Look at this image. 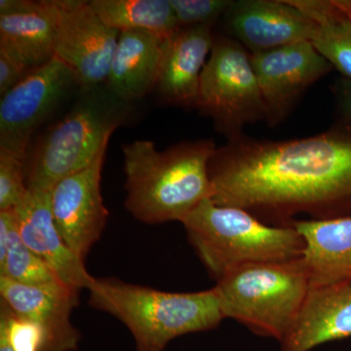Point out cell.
<instances>
[{"instance_id": "ba28073f", "label": "cell", "mask_w": 351, "mask_h": 351, "mask_svg": "<svg viewBox=\"0 0 351 351\" xmlns=\"http://www.w3.org/2000/svg\"><path fill=\"white\" fill-rule=\"evenodd\" d=\"M76 85L80 83L73 69L57 57L32 69L1 96L0 149L25 160L34 132L56 112Z\"/></svg>"}, {"instance_id": "83f0119b", "label": "cell", "mask_w": 351, "mask_h": 351, "mask_svg": "<svg viewBox=\"0 0 351 351\" xmlns=\"http://www.w3.org/2000/svg\"><path fill=\"white\" fill-rule=\"evenodd\" d=\"M0 351H14L8 339H7L5 332L2 330H0Z\"/></svg>"}, {"instance_id": "3957f363", "label": "cell", "mask_w": 351, "mask_h": 351, "mask_svg": "<svg viewBox=\"0 0 351 351\" xmlns=\"http://www.w3.org/2000/svg\"><path fill=\"white\" fill-rule=\"evenodd\" d=\"M87 290L90 306L128 328L137 351H164L178 337L214 329L225 319L214 289L170 293L93 277Z\"/></svg>"}, {"instance_id": "e0dca14e", "label": "cell", "mask_w": 351, "mask_h": 351, "mask_svg": "<svg viewBox=\"0 0 351 351\" xmlns=\"http://www.w3.org/2000/svg\"><path fill=\"white\" fill-rule=\"evenodd\" d=\"M214 40L209 25L181 27L168 38L157 83L164 100L184 107L197 106L201 75Z\"/></svg>"}, {"instance_id": "5bb4252c", "label": "cell", "mask_w": 351, "mask_h": 351, "mask_svg": "<svg viewBox=\"0 0 351 351\" xmlns=\"http://www.w3.org/2000/svg\"><path fill=\"white\" fill-rule=\"evenodd\" d=\"M0 14V52L31 71L55 57L56 1L1 0Z\"/></svg>"}, {"instance_id": "2e32d148", "label": "cell", "mask_w": 351, "mask_h": 351, "mask_svg": "<svg viewBox=\"0 0 351 351\" xmlns=\"http://www.w3.org/2000/svg\"><path fill=\"white\" fill-rule=\"evenodd\" d=\"M351 337V281L309 288L282 351H311Z\"/></svg>"}, {"instance_id": "9c48e42d", "label": "cell", "mask_w": 351, "mask_h": 351, "mask_svg": "<svg viewBox=\"0 0 351 351\" xmlns=\"http://www.w3.org/2000/svg\"><path fill=\"white\" fill-rule=\"evenodd\" d=\"M55 57L73 69L82 88L107 83L120 32L94 12L89 1L56 0Z\"/></svg>"}, {"instance_id": "8992f818", "label": "cell", "mask_w": 351, "mask_h": 351, "mask_svg": "<svg viewBox=\"0 0 351 351\" xmlns=\"http://www.w3.org/2000/svg\"><path fill=\"white\" fill-rule=\"evenodd\" d=\"M311 288L302 258L234 269L213 288L223 318H232L279 343L294 324Z\"/></svg>"}, {"instance_id": "7a4b0ae2", "label": "cell", "mask_w": 351, "mask_h": 351, "mask_svg": "<svg viewBox=\"0 0 351 351\" xmlns=\"http://www.w3.org/2000/svg\"><path fill=\"white\" fill-rule=\"evenodd\" d=\"M216 151L210 140L182 143L163 152L149 141L122 145L126 209L149 225L182 223L211 198L209 163Z\"/></svg>"}, {"instance_id": "7402d4cb", "label": "cell", "mask_w": 351, "mask_h": 351, "mask_svg": "<svg viewBox=\"0 0 351 351\" xmlns=\"http://www.w3.org/2000/svg\"><path fill=\"white\" fill-rule=\"evenodd\" d=\"M9 240L5 257L0 261V276L25 285L61 282L52 269L21 239L12 210H9Z\"/></svg>"}, {"instance_id": "277c9868", "label": "cell", "mask_w": 351, "mask_h": 351, "mask_svg": "<svg viewBox=\"0 0 351 351\" xmlns=\"http://www.w3.org/2000/svg\"><path fill=\"white\" fill-rule=\"evenodd\" d=\"M182 223L216 280L245 265L298 260L304 252V240L292 226L267 225L242 208L221 206L211 198Z\"/></svg>"}, {"instance_id": "4fadbf2b", "label": "cell", "mask_w": 351, "mask_h": 351, "mask_svg": "<svg viewBox=\"0 0 351 351\" xmlns=\"http://www.w3.org/2000/svg\"><path fill=\"white\" fill-rule=\"evenodd\" d=\"M21 239L54 271L62 283L80 291L89 287L93 276L84 261L71 251L60 234L50 206V191L27 189L24 199L12 210Z\"/></svg>"}, {"instance_id": "6da1fadb", "label": "cell", "mask_w": 351, "mask_h": 351, "mask_svg": "<svg viewBox=\"0 0 351 351\" xmlns=\"http://www.w3.org/2000/svg\"><path fill=\"white\" fill-rule=\"evenodd\" d=\"M351 124V123H350ZM211 199L271 226L351 215V125L289 141L230 138L209 163Z\"/></svg>"}, {"instance_id": "484cf974", "label": "cell", "mask_w": 351, "mask_h": 351, "mask_svg": "<svg viewBox=\"0 0 351 351\" xmlns=\"http://www.w3.org/2000/svg\"><path fill=\"white\" fill-rule=\"evenodd\" d=\"M19 62L0 52V96H3L31 73Z\"/></svg>"}, {"instance_id": "603a6c76", "label": "cell", "mask_w": 351, "mask_h": 351, "mask_svg": "<svg viewBox=\"0 0 351 351\" xmlns=\"http://www.w3.org/2000/svg\"><path fill=\"white\" fill-rule=\"evenodd\" d=\"M0 330L5 332L14 351H48L45 331L34 321L14 313L0 302Z\"/></svg>"}, {"instance_id": "cb8c5ba5", "label": "cell", "mask_w": 351, "mask_h": 351, "mask_svg": "<svg viewBox=\"0 0 351 351\" xmlns=\"http://www.w3.org/2000/svg\"><path fill=\"white\" fill-rule=\"evenodd\" d=\"M27 193L25 159L0 149V211L17 207Z\"/></svg>"}, {"instance_id": "30bf717a", "label": "cell", "mask_w": 351, "mask_h": 351, "mask_svg": "<svg viewBox=\"0 0 351 351\" xmlns=\"http://www.w3.org/2000/svg\"><path fill=\"white\" fill-rule=\"evenodd\" d=\"M251 60L265 104V121L271 126L285 119L302 92L332 69L311 41L251 53Z\"/></svg>"}, {"instance_id": "ffe728a7", "label": "cell", "mask_w": 351, "mask_h": 351, "mask_svg": "<svg viewBox=\"0 0 351 351\" xmlns=\"http://www.w3.org/2000/svg\"><path fill=\"white\" fill-rule=\"evenodd\" d=\"M308 16L316 29L311 43L351 80V0H289Z\"/></svg>"}, {"instance_id": "9a60e30c", "label": "cell", "mask_w": 351, "mask_h": 351, "mask_svg": "<svg viewBox=\"0 0 351 351\" xmlns=\"http://www.w3.org/2000/svg\"><path fill=\"white\" fill-rule=\"evenodd\" d=\"M78 293L64 283L25 285L0 276V297L14 313L39 325L48 338V351H75L80 332L71 314L78 304Z\"/></svg>"}, {"instance_id": "52a82bcc", "label": "cell", "mask_w": 351, "mask_h": 351, "mask_svg": "<svg viewBox=\"0 0 351 351\" xmlns=\"http://www.w3.org/2000/svg\"><path fill=\"white\" fill-rule=\"evenodd\" d=\"M228 138L247 124L267 119L250 51L234 38H215L201 75L197 106Z\"/></svg>"}, {"instance_id": "ac0fdd59", "label": "cell", "mask_w": 351, "mask_h": 351, "mask_svg": "<svg viewBox=\"0 0 351 351\" xmlns=\"http://www.w3.org/2000/svg\"><path fill=\"white\" fill-rule=\"evenodd\" d=\"M304 240L302 261L311 287L351 281V215L291 223Z\"/></svg>"}, {"instance_id": "8fae6325", "label": "cell", "mask_w": 351, "mask_h": 351, "mask_svg": "<svg viewBox=\"0 0 351 351\" xmlns=\"http://www.w3.org/2000/svg\"><path fill=\"white\" fill-rule=\"evenodd\" d=\"M108 145L93 162L64 178L50 191V206L60 234L84 261L106 228L108 212L101 193V170Z\"/></svg>"}, {"instance_id": "7c38bea8", "label": "cell", "mask_w": 351, "mask_h": 351, "mask_svg": "<svg viewBox=\"0 0 351 351\" xmlns=\"http://www.w3.org/2000/svg\"><path fill=\"white\" fill-rule=\"evenodd\" d=\"M225 18L233 38L250 53L311 41L316 25L289 0H237Z\"/></svg>"}, {"instance_id": "5b68a950", "label": "cell", "mask_w": 351, "mask_h": 351, "mask_svg": "<svg viewBox=\"0 0 351 351\" xmlns=\"http://www.w3.org/2000/svg\"><path fill=\"white\" fill-rule=\"evenodd\" d=\"M75 107L38 145L29 171L27 189L50 191L69 176L88 167L128 114V104L108 87L82 88Z\"/></svg>"}, {"instance_id": "4316f807", "label": "cell", "mask_w": 351, "mask_h": 351, "mask_svg": "<svg viewBox=\"0 0 351 351\" xmlns=\"http://www.w3.org/2000/svg\"><path fill=\"white\" fill-rule=\"evenodd\" d=\"M336 96L341 113L351 123V80L341 76L336 85Z\"/></svg>"}, {"instance_id": "44dd1931", "label": "cell", "mask_w": 351, "mask_h": 351, "mask_svg": "<svg viewBox=\"0 0 351 351\" xmlns=\"http://www.w3.org/2000/svg\"><path fill=\"white\" fill-rule=\"evenodd\" d=\"M89 3L105 24L119 32L171 36L181 29L170 0H92Z\"/></svg>"}, {"instance_id": "d4e9b609", "label": "cell", "mask_w": 351, "mask_h": 351, "mask_svg": "<svg viewBox=\"0 0 351 351\" xmlns=\"http://www.w3.org/2000/svg\"><path fill=\"white\" fill-rule=\"evenodd\" d=\"M180 27L209 25L226 15L232 0H170Z\"/></svg>"}, {"instance_id": "d6986e66", "label": "cell", "mask_w": 351, "mask_h": 351, "mask_svg": "<svg viewBox=\"0 0 351 351\" xmlns=\"http://www.w3.org/2000/svg\"><path fill=\"white\" fill-rule=\"evenodd\" d=\"M169 36L147 32H121L107 86L124 103L140 100L157 87Z\"/></svg>"}]
</instances>
